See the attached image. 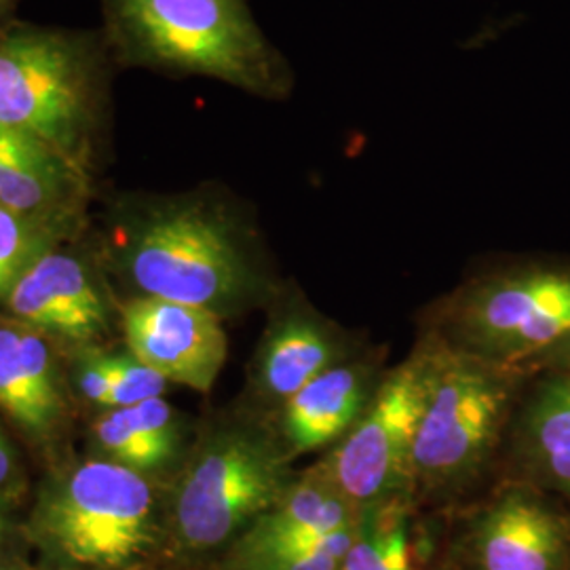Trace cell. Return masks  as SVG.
<instances>
[{"label":"cell","instance_id":"cb8c5ba5","mask_svg":"<svg viewBox=\"0 0 570 570\" xmlns=\"http://www.w3.org/2000/svg\"><path fill=\"white\" fill-rule=\"evenodd\" d=\"M82 393L100 406H108V397H110V379H108V370L104 357H98L94 362H89L82 367L81 372Z\"/></svg>","mask_w":570,"mask_h":570},{"label":"cell","instance_id":"4fadbf2b","mask_svg":"<svg viewBox=\"0 0 570 570\" xmlns=\"http://www.w3.org/2000/svg\"><path fill=\"white\" fill-rule=\"evenodd\" d=\"M9 308L30 326L75 341L106 327L102 298L87 268L68 254H42L9 289Z\"/></svg>","mask_w":570,"mask_h":570},{"label":"cell","instance_id":"f1b7e54d","mask_svg":"<svg viewBox=\"0 0 570 570\" xmlns=\"http://www.w3.org/2000/svg\"><path fill=\"white\" fill-rule=\"evenodd\" d=\"M119 570H157V569H150V567H144V564H138V567H129V569H119Z\"/></svg>","mask_w":570,"mask_h":570},{"label":"cell","instance_id":"52a82bcc","mask_svg":"<svg viewBox=\"0 0 570 570\" xmlns=\"http://www.w3.org/2000/svg\"><path fill=\"white\" fill-rule=\"evenodd\" d=\"M96 66L79 39L47 30L0 32V127L72 157L96 121Z\"/></svg>","mask_w":570,"mask_h":570},{"label":"cell","instance_id":"83f0119b","mask_svg":"<svg viewBox=\"0 0 570 570\" xmlns=\"http://www.w3.org/2000/svg\"><path fill=\"white\" fill-rule=\"evenodd\" d=\"M0 570H28L18 560H4L0 562Z\"/></svg>","mask_w":570,"mask_h":570},{"label":"cell","instance_id":"44dd1931","mask_svg":"<svg viewBox=\"0 0 570 570\" xmlns=\"http://www.w3.org/2000/svg\"><path fill=\"white\" fill-rule=\"evenodd\" d=\"M41 245L39 230L30 218H21L0 207V294L11 289L21 273L37 261Z\"/></svg>","mask_w":570,"mask_h":570},{"label":"cell","instance_id":"603a6c76","mask_svg":"<svg viewBox=\"0 0 570 570\" xmlns=\"http://www.w3.org/2000/svg\"><path fill=\"white\" fill-rule=\"evenodd\" d=\"M45 146L47 144L32 136L0 127V183L7 176V171H11L16 165L23 164L32 155H37Z\"/></svg>","mask_w":570,"mask_h":570},{"label":"cell","instance_id":"7402d4cb","mask_svg":"<svg viewBox=\"0 0 570 570\" xmlns=\"http://www.w3.org/2000/svg\"><path fill=\"white\" fill-rule=\"evenodd\" d=\"M104 362L110 379V397L106 407L136 406L164 395L167 381L155 370L144 366L134 355L104 357Z\"/></svg>","mask_w":570,"mask_h":570},{"label":"cell","instance_id":"5bb4252c","mask_svg":"<svg viewBox=\"0 0 570 570\" xmlns=\"http://www.w3.org/2000/svg\"><path fill=\"white\" fill-rule=\"evenodd\" d=\"M353 355L343 332L311 306L284 313L266 332L256 362V387L282 407L301 389Z\"/></svg>","mask_w":570,"mask_h":570},{"label":"cell","instance_id":"8992f818","mask_svg":"<svg viewBox=\"0 0 570 570\" xmlns=\"http://www.w3.org/2000/svg\"><path fill=\"white\" fill-rule=\"evenodd\" d=\"M440 336L494 366L527 374L570 332L569 266L529 265L459 289Z\"/></svg>","mask_w":570,"mask_h":570},{"label":"cell","instance_id":"9a60e30c","mask_svg":"<svg viewBox=\"0 0 570 570\" xmlns=\"http://www.w3.org/2000/svg\"><path fill=\"white\" fill-rule=\"evenodd\" d=\"M513 442L529 484L570 497V372H550L534 389Z\"/></svg>","mask_w":570,"mask_h":570},{"label":"cell","instance_id":"ac0fdd59","mask_svg":"<svg viewBox=\"0 0 570 570\" xmlns=\"http://www.w3.org/2000/svg\"><path fill=\"white\" fill-rule=\"evenodd\" d=\"M406 501H393L362 513L357 537L338 570H416Z\"/></svg>","mask_w":570,"mask_h":570},{"label":"cell","instance_id":"277c9868","mask_svg":"<svg viewBox=\"0 0 570 570\" xmlns=\"http://www.w3.org/2000/svg\"><path fill=\"white\" fill-rule=\"evenodd\" d=\"M35 534L61 570L138 567L157 546L155 492L140 471L85 463L47 497Z\"/></svg>","mask_w":570,"mask_h":570},{"label":"cell","instance_id":"9c48e42d","mask_svg":"<svg viewBox=\"0 0 570 570\" xmlns=\"http://www.w3.org/2000/svg\"><path fill=\"white\" fill-rule=\"evenodd\" d=\"M473 570H569L570 520L529 482L499 490L468 532Z\"/></svg>","mask_w":570,"mask_h":570},{"label":"cell","instance_id":"2e32d148","mask_svg":"<svg viewBox=\"0 0 570 570\" xmlns=\"http://www.w3.org/2000/svg\"><path fill=\"white\" fill-rule=\"evenodd\" d=\"M0 407L35 433L47 431L60 414L49 348L32 332L0 330Z\"/></svg>","mask_w":570,"mask_h":570},{"label":"cell","instance_id":"8fae6325","mask_svg":"<svg viewBox=\"0 0 570 570\" xmlns=\"http://www.w3.org/2000/svg\"><path fill=\"white\" fill-rule=\"evenodd\" d=\"M385 372L379 357L353 353L277 407V438L287 456L334 449L362 419Z\"/></svg>","mask_w":570,"mask_h":570},{"label":"cell","instance_id":"5b68a950","mask_svg":"<svg viewBox=\"0 0 570 570\" xmlns=\"http://www.w3.org/2000/svg\"><path fill=\"white\" fill-rule=\"evenodd\" d=\"M129 273L144 296L218 315L256 284L239 226L207 202H178L150 214L129 249Z\"/></svg>","mask_w":570,"mask_h":570},{"label":"cell","instance_id":"d6986e66","mask_svg":"<svg viewBox=\"0 0 570 570\" xmlns=\"http://www.w3.org/2000/svg\"><path fill=\"white\" fill-rule=\"evenodd\" d=\"M68 183L66 157L45 146L16 165L0 183V207L21 218L39 216L60 199Z\"/></svg>","mask_w":570,"mask_h":570},{"label":"cell","instance_id":"4316f807","mask_svg":"<svg viewBox=\"0 0 570 570\" xmlns=\"http://www.w3.org/2000/svg\"><path fill=\"white\" fill-rule=\"evenodd\" d=\"M4 543H7V524H4V518L0 515V562H4Z\"/></svg>","mask_w":570,"mask_h":570},{"label":"cell","instance_id":"ba28073f","mask_svg":"<svg viewBox=\"0 0 570 570\" xmlns=\"http://www.w3.org/2000/svg\"><path fill=\"white\" fill-rule=\"evenodd\" d=\"M433 338L385 372L345 440L315 463L360 511L407 499L416 431L428 404Z\"/></svg>","mask_w":570,"mask_h":570},{"label":"cell","instance_id":"f546056e","mask_svg":"<svg viewBox=\"0 0 570 570\" xmlns=\"http://www.w3.org/2000/svg\"><path fill=\"white\" fill-rule=\"evenodd\" d=\"M9 2H11V0H0V9H2V7H7Z\"/></svg>","mask_w":570,"mask_h":570},{"label":"cell","instance_id":"3957f363","mask_svg":"<svg viewBox=\"0 0 570 570\" xmlns=\"http://www.w3.org/2000/svg\"><path fill=\"white\" fill-rule=\"evenodd\" d=\"M277 433L228 428L205 442L184 471L171 501V534L193 553L237 541L292 487Z\"/></svg>","mask_w":570,"mask_h":570},{"label":"cell","instance_id":"7c38bea8","mask_svg":"<svg viewBox=\"0 0 570 570\" xmlns=\"http://www.w3.org/2000/svg\"><path fill=\"white\" fill-rule=\"evenodd\" d=\"M362 513L322 469L313 465L301 478H294L275 508L235 541L233 562L244 564L266 556L306 550L338 530L355 527Z\"/></svg>","mask_w":570,"mask_h":570},{"label":"cell","instance_id":"ffe728a7","mask_svg":"<svg viewBox=\"0 0 570 570\" xmlns=\"http://www.w3.org/2000/svg\"><path fill=\"white\" fill-rule=\"evenodd\" d=\"M360 522L351 529L338 530V532L330 534L324 541H320L306 550L266 556V558L249 560V562L235 564V567L237 570H338L343 564L346 551L357 537Z\"/></svg>","mask_w":570,"mask_h":570},{"label":"cell","instance_id":"6da1fadb","mask_svg":"<svg viewBox=\"0 0 570 570\" xmlns=\"http://www.w3.org/2000/svg\"><path fill=\"white\" fill-rule=\"evenodd\" d=\"M122 53L140 66L285 100L294 75L245 0H106Z\"/></svg>","mask_w":570,"mask_h":570},{"label":"cell","instance_id":"7a4b0ae2","mask_svg":"<svg viewBox=\"0 0 570 570\" xmlns=\"http://www.w3.org/2000/svg\"><path fill=\"white\" fill-rule=\"evenodd\" d=\"M433 338L431 381L414 456L412 492L449 497L490 465L510 423L520 372L494 366Z\"/></svg>","mask_w":570,"mask_h":570},{"label":"cell","instance_id":"484cf974","mask_svg":"<svg viewBox=\"0 0 570 570\" xmlns=\"http://www.w3.org/2000/svg\"><path fill=\"white\" fill-rule=\"evenodd\" d=\"M9 473H11V452H9V446L2 438V433H0V484L7 482Z\"/></svg>","mask_w":570,"mask_h":570},{"label":"cell","instance_id":"e0dca14e","mask_svg":"<svg viewBox=\"0 0 570 570\" xmlns=\"http://www.w3.org/2000/svg\"><path fill=\"white\" fill-rule=\"evenodd\" d=\"M96 435L102 449L122 468L153 471L176 456L180 425L174 407L155 397L129 407H112L96 421Z\"/></svg>","mask_w":570,"mask_h":570},{"label":"cell","instance_id":"d4e9b609","mask_svg":"<svg viewBox=\"0 0 570 570\" xmlns=\"http://www.w3.org/2000/svg\"><path fill=\"white\" fill-rule=\"evenodd\" d=\"M530 370H548V372H570V332L558 343L543 353Z\"/></svg>","mask_w":570,"mask_h":570},{"label":"cell","instance_id":"30bf717a","mask_svg":"<svg viewBox=\"0 0 570 570\" xmlns=\"http://www.w3.org/2000/svg\"><path fill=\"white\" fill-rule=\"evenodd\" d=\"M122 330L131 355L167 383L207 393L225 367L228 341L216 311L140 296L125 306Z\"/></svg>","mask_w":570,"mask_h":570}]
</instances>
